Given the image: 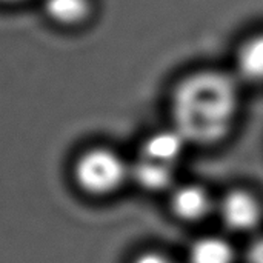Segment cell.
<instances>
[{
	"mask_svg": "<svg viewBox=\"0 0 263 263\" xmlns=\"http://www.w3.org/2000/svg\"><path fill=\"white\" fill-rule=\"evenodd\" d=\"M5 2H14V0H5Z\"/></svg>",
	"mask_w": 263,
	"mask_h": 263,
	"instance_id": "12",
	"label": "cell"
},
{
	"mask_svg": "<svg viewBox=\"0 0 263 263\" xmlns=\"http://www.w3.org/2000/svg\"><path fill=\"white\" fill-rule=\"evenodd\" d=\"M247 262L263 263V237L257 239L256 242H253V243H251V247L248 248Z\"/></svg>",
	"mask_w": 263,
	"mask_h": 263,
	"instance_id": "10",
	"label": "cell"
},
{
	"mask_svg": "<svg viewBox=\"0 0 263 263\" xmlns=\"http://www.w3.org/2000/svg\"><path fill=\"white\" fill-rule=\"evenodd\" d=\"M242 88L231 69L205 68L188 74L173 92L174 128L188 143L222 142L239 119Z\"/></svg>",
	"mask_w": 263,
	"mask_h": 263,
	"instance_id": "1",
	"label": "cell"
},
{
	"mask_svg": "<svg viewBox=\"0 0 263 263\" xmlns=\"http://www.w3.org/2000/svg\"><path fill=\"white\" fill-rule=\"evenodd\" d=\"M45 11L57 23L74 25L82 22L88 11V0H45Z\"/></svg>",
	"mask_w": 263,
	"mask_h": 263,
	"instance_id": "9",
	"label": "cell"
},
{
	"mask_svg": "<svg viewBox=\"0 0 263 263\" xmlns=\"http://www.w3.org/2000/svg\"><path fill=\"white\" fill-rule=\"evenodd\" d=\"M231 72L242 86H263V31L247 35L239 43Z\"/></svg>",
	"mask_w": 263,
	"mask_h": 263,
	"instance_id": "4",
	"label": "cell"
},
{
	"mask_svg": "<svg viewBox=\"0 0 263 263\" xmlns=\"http://www.w3.org/2000/svg\"><path fill=\"white\" fill-rule=\"evenodd\" d=\"M134 263H173L168 257L162 256V254H157V253H146V254H142L140 257H137Z\"/></svg>",
	"mask_w": 263,
	"mask_h": 263,
	"instance_id": "11",
	"label": "cell"
},
{
	"mask_svg": "<svg viewBox=\"0 0 263 263\" xmlns=\"http://www.w3.org/2000/svg\"><path fill=\"white\" fill-rule=\"evenodd\" d=\"M186 145H188L186 139L176 128L163 129L154 133L143 143L142 157L163 165L176 166V163L183 156Z\"/></svg>",
	"mask_w": 263,
	"mask_h": 263,
	"instance_id": "5",
	"label": "cell"
},
{
	"mask_svg": "<svg viewBox=\"0 0 263 263\" xmlns=\"http://www.w3.org/2000/svg\"><path fill=\"white\" fill-rule=\"evenodd\" d=\"M188 259L190 263H234V250L225 239L206 236L191 245Z\"/></svg>",
	"mask_w": 263,
	"mask_h": 263,
	"instance_id": "7",
	"label": "cell"
},
{
	"mask_svg": "<svg viewBox=\"0 0 263 263\" xmlns=\"http://www.w3.org/2000/svg\"><path fill=\"white\" fill-rule=\"evenodd\" d=\"M126 166L122 159L108 149H91L76 165L77 183L91 194H108L125 180Z\"/></svg>",
	"mask_w": 263,
	"mask_h": 263,
	"instance_id": "2",
	"label": "cell"
},
{
	"mask_svg": "<svg viewBox=\"0 0 263 263\" xmlns=\"http://www.w3.org/2000/svg\"><path fill=\"white\" fill-rule=\"evenodd\" d=\"M219 216L231 231L250 233L262 220V206L251 193L236 190L220 200Z\"/></svg>",
	"mask_w": 263,
	"mask_h": 263,
	"instance_id": "3",
	"label": "cell"
},
{
	"mask_svg": "<svg viewBox=\"0 0 263 263\" xmlns=\"http://www.w3.org/2000/svg\"><path fill=\"white\" fill-rule=\"evenodd\" d=\"M136 182L149 191H162L171 186L174 180V166L140 157L131 170Z\"/></svg>",
	"mask_w": 263,
	"mask_h": 263,
	"instance_id": "8",
	"label": "cell"
},
{
	"mask_svg": "<svg viewBox=\"0 0 263 263\" xmlns=\"http://www.w3.org/2000/svg\"><path fill=\"white\" fill-rule=\"evenodd\" d=\"M171 206L177 217L196 222L210 214L213 210V200L205 188L199 185H183L174 191Z\"/></svg>",
	"mask_w": 263,
	"mask_h": 263,
	"instance_id": "6",
	"label": "cell"
}]
</instances>
